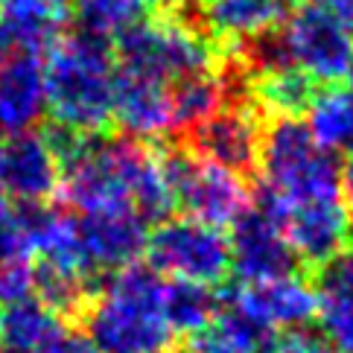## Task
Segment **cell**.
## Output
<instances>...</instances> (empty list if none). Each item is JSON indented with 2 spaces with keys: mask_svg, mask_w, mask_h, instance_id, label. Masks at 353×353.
Here are the masks:
<instances>
[{
  "mask_svg": "<svg viewBox=\"0 0 353 353\" xmlns=\"http://www.w3.org/2000/svg\"><path fill=\"white\" fill-rule=\"evenodd\" d=\"M3 3H6V0H0V9H3Z\"/></svg>",
  "mask_w": 353,
  "mask_h": 353,
  "instance_id": "d6a6232c",
  "label": "cell"
},
{
  "mask_svg": "<svg viewBox=\"0 0 353 353\" xmlns=\"http://www.w3.org/2000/svg\"><path fill=\"white\" fill-rule=\"evenodd\" d=\"M70 21L88 39L108 44L137 23V6L132 0H70Z\"/></svg>",
  "mask_w": 353,
  "mask_h": 353,
  "instance_id": "cb8c5ba5",
  "label": "cell"
},
{
  "mask_svg": "<svg viewBox=\"0 0 353 353\" xmlns=\"http://www.w3.org/2000/svg\"><path fill=\"white\" fill-rule=\"evenodd\" d=\"M132 3L141 9V6H149V9H158V12H170V6L175 0H132Z\"/></svg>",
  "mask_w": 353,
  "mask_h": 353,
  "instance_id": "4dcf8cb0",
  "label": "cell"
},
{
  "mask_svg": "<svg viewBox=\"0 0 353 353\" xmlns=\"http://www.w3.org/2000/svg\"><path fill=\"white\" fill-rule=\"evenodd\" d=\"M114 79L117 65L105 41L73 32L50 44L44 88L56 129L70 134L103 132L114 117Z\"/></svg>",
  "mask_w": 353,
  "mask_h": 353,
  "instance_id": "3957f363",
  "label": "cell"
},
{
  "mask_svg": "<svg viewBox=\"0 0 353 353\" xmlns=\"http://www.w3.org/2000/svg\"><path fill=\"white\" fill-rule=\"evenodd\" d=\"M319 321L336 353H353V245L319 269Z\"/></svg>",
  "mask_w": 353,
  "mask_h": 353,
  "instance_id": "ac0fdd59",
  "label": "cell"
},
{
  "mask_svg": "<svg viewBox=\"0 0 353 353\" xmlns=\"http://www.w3.org/2000/svg\"><path fill=\"white\" fill-rule=\"evenodd\" d=\"M61 330H65L61 315L44 307L39 298L0 310V350L3 353H41Z\"/></svg>",
  "mask_w": 353,
  "mask_h": 353,
  "instance_id": "ffe728a7",
  "label": "cell"
},
{
  "mask_svg": "<svg viewBox=\"0 0 353 353\" xmlns=\"http://www.w3.org/2000/svg\"><path fill=\"white\" fill-rule=\"evenodd\" d=\"M77 239L85 272L97 277L103 272H120L132 266L146 251V222L134 210H111V213H77Z\"/></svg>",
  "mask_w": 353,
  "mask_h": 353,
  "instance_id": "4fadbf2b",
  "label": "cell"
},
{
  "mask_svg": "<svg viewBox=\"0 0 353 353\" xmlns=\"http://www.w3.org/2000/svg\"><path fill=\"white\" fill-rule=\"evenodd\" d=\"M61 163V196L79 213L134 210L146 225L163 222L175 208L170 179L158 149L134 137L47 134Z\"/></svg>",
  "mask_w": 353,
  "mask_h": 353,
  "instance_id": "6da1fadb",
  "label": "cell"
},
{
  "mask_svg": "<svg viewBox=\"0 0 353 353\" xmlns=\"http://www.w3.org/2000/svg\"><path fill=\"white\" fill-rule=\"evenodd\" d=\"M35 298V263L0 260V310Z\"/></svg>",
  "mask_w": 353,
  "mask_h": 353,
  "instance_id": "484cf974",
  "label": "cell"
},
{
  "mask_svg": "<svg viewBox=\"0 0 353 353\" xmlns=\"http://www.w3.org/2000/svg\"><path fill=\"white\" fill-rule=\"evenodd\" d=\"M70 21V0H6L0 9V53H41L61 39Z\"/></svg>",
  "mask_w": 353,
  "mask_h": 353,
  "instance_id": "e0dca14e",
  "label": "cell"
},
{
  "mask_svg": "<svg viewBox=\"0 0 353 353\" xmlns=\"http://www.w3.org/2000/svg\"><path fill=\"white\" fill-rule=\"evenodd\" d=\"M41 353H103V350H99V347L91 342V339H88V333L61 330Z\"/></svg>",
  "mask_w": 353,
  "mask_h": 353,
  "instance_id": "83f0119b",
  "label": "cell"
},
{
  "mask_svg": "<svg viewBox=\"0 0 353 353\" xmlns=\"http://www.w3.org/2000/svg\"><path fill=\"white\" fill-rule=\"evenodd\" d=\"M234 312L251 321L260 333H292L319 319V295L304 277L283 274L260 283H239L231 292Z\"/></svg>",
  "mask_w": 353,
  "mask_h": 353,
  "instance_id": "30bf717a",
  "label": "cell"
},
{
  "mask_svg": "<svg viewBox=\"0 0 353 353\" xmlns=\"http://www.w3.org/2000/svg\"><path fill=\"white\" fill-rule=\"evenodd\" d=\"M231 269L239 283H260L272 277L292 274L295 254L286 243L283 228L266 208H248L243 216L231 225L228 236Z\"/></svg>",
  "mask_w": 353,
  "mask_h": 353,
  "instance_id": "7c38bea8",
  "label": "cell"
},
{
  "mask_svg": "<svg viewBox=\"0 0 353 353\" xmlns=\"http://www.w3.org/2000/svg\"><path fill=\"white\" fill-rule=\"evenodd\" d=\"M260 353H336L324 336L310 330H292V333H277L266 336Z\"/></svg>",
  "mask_w": 353,
  "mask_h": 353,
  "instance_id": "4316f807",
  "label": "cell"
},
{
  "mask_svg": "<svg viewBox=\"0 0 353 353\" xmlns=\"http://www.w3.org/2000/svg\"><path fill=\"white\" fill-rule=\"evenodd\" d=\"M0 187L18 205L44 208L61 187V163L50 137L27 132L0 143Z\"/></svg>",
  "mask_w": 353,
  "mask_h": 353,
  "instance_id": "8fae6325",
  "label": "cell"
},
{
  "mask_svg": "<svg viewBox=\"0 0 353 353\" xmlns=\"http://www.w3.org/2000/svg\"><path fill=\"white\" fill-rule=\"evenodd\" d=\"M260 208L272 216L301 205L342 199V167L324 152L301 117H269L260 143Z\"/></svg>",
  "mask_w": 353,
  "mask_h": 353,
  "instance_id": "277c9868",
  "label": "cell"
},
{
  "mask_svg": "<svg viewBox=\"0 0 353 353\" xmlns=\"http://www.w3.org/2000/svg\"><path fill=\"white\" fill-rule=\"evenodd\" d=\"M47 111L44 61L30 50L0 53V134L35 132Z\"/></svg>",
  "mask_w": 353,
  "mask_h": 353,
  "instance_id": "9a60e30c",
  "label": "cell"
},
{
  "mask_svg": "<svg viewBox=\"0 0 353 353\" xmlns=\"http://www.w3.org/2000/svg\"><path fill=\"white\" fill-rule=\"evenodd\" d=\"M167 319L172 324L175 336L179 333H196L201 330L208 321H213L219 315V295L210 286H199V283H167Z\"/></svg>",
  "mask_w": 353,
  "mask_h": 353,
  "instance_id": "d4e9b609",
  "label": "cell"
},
{
  "mask_svg": "<svg viewBox=\"0 0 353 353\" xmlns=\"http://www.w3.org/2000/svg\"><path fill=\"white\" fill-rule=\"evenodd\" d=\"M319 88L295 68L263 73L251 82V103L266 117H298L307 114Z\"/></svg>",
  "mask_w": 353,
  "mask_h": 353,
  "instance_id": "7402d4cb",
  "label": "cell"
},
{
  "mask_svg": "<svg viewBox=\"0 0 353 353\" xmlns=\"http://www.w3.org/2000/svg\"><path fill=\"white\" fill-rule=\"evenodd\" d=\"M114 65L120 73L146 77L163 85L216 68L213 44L172 15L137 21L117 39Z\"/></svg>",
  "mask_w": 353,
  "mask_h": 353,
  "instance_id": "5b68a950",
  "label": "cell"
},
{
  "mask_svg": "<svg viewBox=\"0 0 353 353\" xmlns=\"http://www.w3.org/2000/svg\"><path fill=\"white\" fill-rule=\"evenodd\" d=\"M263 342H266V333H260L239 312L219 310L216 319L190 336L184 353H260Z\"/></svg>",
  "mask_w": 353,
  "mask_h": 353,
  "instance_id": "603a6c76",
  "label": "cell"
},
{
  "mask_svg": "<svg viewBox=\"0 0 353 353\" xmlns=\"http://www.w3.org/2000/svg\"><path fill=\"white\" fill-rule=\"evenodd\" d=\"M339 187H342V205H345V210L350 213V219H353V155H347V161H345Z\"/></svg>",
  "mask_w": 353,
  "mask_h": 353,
  "instance_id": "f1b7e54d",
  "label": "cell"
},
{
  "mask_svg": "<svg viewBox=\"0 0 353 353\" xmlns=\"http://www.w3.org/2000/svg\"><path fill=\"white\" fill-rule=\"evenodd\" d=\"M324 6H330L333 15L353 32V0H324Z\"/></svg>",
  "mask_w": 353,
  "mask_h": 353,
  "instance_id": "f546056e",
  "label": "cell"
},
{
  "mask_svg": "<svg viewBox=\"0 0 353 353\" xmlns=\"http://www.w3.org/2000/svg\"><path fill=\"white\" fill-rule=\"evenodd\" d=\"M222 105H228L219 61L210 70H199L190 77H181L170 85V111H172V132H190L201 120L216 114Z\"/></svg>",
  "mask_w": 353,
  "mask_h": 353,
  "instance_id": "44dd1931",
  "label": "cell"
},
{
  "mask_svg": "<svg viewBox=\"0 0 353 353\" xmlns=\"http://www.w3.org/2000/svg\"><path fill=\"white\" fill-rule=\"evenodd\" d=\"M0 353H3V350H0Z\"/></svg>",
  "mask_w": 353,
  "mask_h": 353,
  "instance_id": "d590c367",
  "label": "cell"
},
{
  "mask_svg": "<svg viewBox=\"0 0 353 353\" xmlns=\"http://www.w3.org/2000/svg\"><path fill=\"white\" fill-rule=\"evenodd\" d=\"M286 59L315 85H339L353 77V32L324 3H304L281 23Z\"/></svg>",
  "mask_w": 353,
  "mask_h": 353,
  "instance_id": "ba28073f",
  "label": "cell"
},
{
  "mask_svg": "<svg viewBox=\"0 0 353 353\" xmlns=\"http://www.w3.org/2000/svg\"><path fill=\"white\" fill-rule=\"evenodd\" d=\"M263 123L266 120L251 103H228L187 132V149L248 179L260 163Z\"/></svg>",
  "mask_w": 353,
  "mask_h": 353,
  "instance_id": "9c48e42d",
  "label": "cell"
},
{
  "mask_svg": "<svg viewBox=\"0 0 353 353\" xmlns=\"http://www.w3.org/2000/svg\"><path fill=\"white\" fill-rule=\"evenodd\" d=\"M307 129L324 152L353 155V85H330L307 108Z\"/></svg>",
  "mask_w": 353,
  "mask_h": 353,
  "instance_id": "d6986e66",
  "label": "cell"
},
{
  "mask_svg": "<svg viewBox=\"0 0 353 353\" xmlns=\"http://www.w3.org/2000/svg\"><path fill=\"white\" fill-rule=\"evenodd\" d=\"M350 82H353V77H350Z\"/></svg>",
  "mask_w": 353,
  "mask_h": 353,
  "instance_id": "e575fe53",
  "label": "cell"
},
{
  "mask_svg": "<svg viewBox=\"0 0 353 353\" xmlns=\"http://www.w3.org/2000/svg\"><path fill=\"white\" fill-rule=\"evenodd\" d=\"M161 161L175 205L187 213V219L222 228V225H234L251 208L248 181L243 175L199 158L187 146L167 149L161 152Z\"/></svg>",
  "mask_w": 353,
  "mask_h": 353,
  "instance_id": "8992f818",
  "label": "cell"
},
{
  "mask_svg": "<svg viewBox=\"0 0 353 353\" xmlns=\"http://www.w3.org/2000/svg\"><path fill=\"white\" fill-rule=\"evenodd\" d=\"M274 219L283 228L295 260L310 263V266H319V269L324 263H330L336 254H342L353 236V219L345 210L342 199L319 201V205H301V208L277 213Z\"/></svg>",
  "mask_w": 353,
  "mask_h": 353,
  "instance_id": "5bb4252c",
  "label": "cell"
},
{
  "mask_svg": "<svg viewBox=\"0 0 353 353\" xmlns=\"http://www.w3.org/2000/svg\"><path fill=\"white\" fill-rule=\"evenodd\" d=\"M0 193H3V187H0Z\"/></svg>",
  "mask_w": 353,
  "mask_h": 353,
  "instance_id": "836d02e7",
  "label": "cell"
},
{
  "mask_svg": "<svg viewBox=\"0 0 353 353\" xmlns=\"http://www.w3.org/2000/svg\"><path fill=\"white\" fill-rule=\"evenodd\" d=\"M281 3H298V6H304V3H312V0H281Z\"/></svg>",
  "mask_w": 353,
  "mask_h": 353,
  "instance_id": "1f68e13d",
  "label": "cell"
},
{
  "mask_svg": "<svg viewBox=\"0 0 353 353\" xmlns=\"http://www.w3.org/2000/svg\"><path fill=\"white\" fill-rule=\"evenodd\" d=\"M163 295L167 283L149 266L114 272L82 310L88 339L103 353H170L175 330Z\"/></svg>",
  "mask_w": 353,
  "mask_h": 353,
  "instance_id": "7a4b0ae2",
  "label": "cell"
},
{
  "mask_svg": "<svg viewBox=\"0 0 353 353\" xmlns=\"http://www.w3.org/2000/svg\"><path fill=\"white\" fill-rule=\"evenodd\" d=\"M134 141H155L172 132L170 85L120 73L114 79V117Z\"/></svg>",
  "mask_w": 353,
  "mask_h": 353,
  "instance_id": "2e32d148",
  "label": "cell"
},
{
  "mask_svg": "<svg viewBox=\"0 0 353 353\" xmlns=\"http://www.w3.org/2000/svg\"><path fill=\"white\" fill-rule=\"evenodd\" d=\"M149 269L172 283L216 286L231 272L228 236L196 219H163L146 239Z\"/></svg>",
  "mask_w": 353,
  "mask_h": 353,
  "instance_id": "52a82bcc",
  "label": "cell"
}]
</instances>
